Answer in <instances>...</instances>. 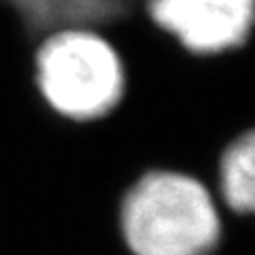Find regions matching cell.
Here are the masks:
<instances>
[{"instance_id":"cell-1","label":"cell","mask_w":255,"mask_h":255,"mask_svg":"<svg viewBox=\"0 0 255 255\" xmlns=\"http://www.w3.org/2000/svg\"><path fill=\"white\" fill-rule=\"evenodd\" d=\"M119 234L132 255H211L221 238V217L198 177L149 170L122 198Z\"/></svg>"},{"instance_id":"cell-2","label":"cell","mask_w":255,"mask_h":255,"mask_svg":"<svg viewBox=\"0 0 255 255\" xmlns=\"http://www.w3.org/2000/svg\"><path fill=\"white\" fill-rule=\"evenodd\" d=\"M34 85L55 113L94 122L115 111L126 94V66L111 38L85 26H64L38 38Z\"/></svg>"},{"instance_id":"cell-3","label":"cell","mask_w":255,"mask_h":255,"mask_svg":"<svg viewBox=\"0 0 255 255\" xmlns=\"http://www.w3.org/2000/svg\"><path fill=\"white\" fill-rule=\"evenodd\" d=\"M149 23L198 58L238 51L255 26V0H142Z\"/></svg>"},{"instance_id":"cell-4","label":"cell","mask_w":255,"mask_h":255,"mask_svg":"<svg viewBox=\"0 0 255 255\" xmlns=\"http://www.w3.org/2000/svg\"><path fill=\"white\" fill-rule=\"evenodd\" d=\"M17 15L30 38L64 26H85L102 32V28L140 26L147 21L142 0H0Z\"/></svg>"},{"instance_id":"cell-5","label":"cell","mask_w":255,"mask_h":255,"mask_svg":"<svg viewBox=\"0 0 255 255\" xmlns=\"http://www.w3.org/2000/svg\"><path fill=\"white\" fill-rule=\"evenodd\" d=\"M223 204L234 215H249L255 206V134L247 128L223 147L217 162Z\"/></svg>"}]
</instances>
